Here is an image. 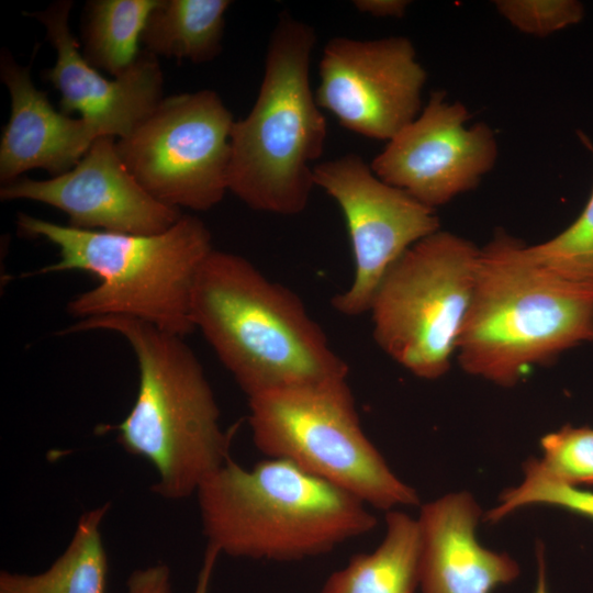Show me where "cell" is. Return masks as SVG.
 I'll use <instances>...</instances> for the list:
<instances>
[{
  "label": "cell",
  "instance_id": "3957f363",
  "mask_svg": "<svg viewBox=\"0 0 593 593\" xmlns=\"http://www.w3.org/2000/svg\"><path fill=\"white\" fill-rule=\"evenodd\" d=\"M194 495L206 545L235 558L299 561L378 523L361 500L284 459L245 468L231 458Z\"/></svg>",
  "mask_w": 593,
  "mask_h": 593
},
{
  "label": "cell",
  "instance_id": "e0dca14e",
  "mask_svg": "<svg viewBox=\"0 0 593 593\" xmlns=\"http://www.w3.org/2000/svg\"><path fill=\"white\" fill-rule=\"evenodd\" d=\"M421 557L417 518L398 508L389 511L385 534L378 547L353 556L327 578L320 593H416Z\"/></svg>",
  "mask_w": 593,
  "mask_h": 593
},
{
  "label": "cell",
  "instance_id": "cb8c5ba5",
  "mask_svg": "<svg viewBox=\"0 0 593 593\" xmlns=\"http://www.w3.org/2000/svg\"><path fill=\"white\" fill-rule=\"evenodd\" d=\"M497 11L521 32L546 36L578 24L584 7L575 0H497Z\"/></svg>",
  "mask_w": 593,
  "mask_h": 593
},
{
  "label": "cell",
  "instance_id": "277c9868",
  "mask_svg": "<svg viewBox=\"0 0 593 593\" xmlns=\"http://www.w3.org/2000/svg\"><path fill=\"white\" fill-rule=\"evenodd\" d=\"M19 233L44 238L59 260L25 276L85 271L99 284L67 304V313L86 320L123 315L184 337L195 328L191 296L198 271L213 249L211 233L198 217L182 214L167 231L136 235L60 225L26 213L16 217Z\"/></svg>",
  "mask_w": 593,
  "mask_h": 593
},
{
  "label": "cell",
  "instance_id": "ba28073f",
  "mask_svg": "<svg viewBox=\"0 0 593 593\" xmlns=\"http://www.w3.org/2000/svg\"><path fill=\"white\" fill-rule=\"evenodd\" d=\"M480 249L437 231L388 270L370 305L379 347L414 376H444L457 354L471 302Z\"/></svg>",
  "mask_w": 593,
  "mask_h": 593
},
{
  "label": "cell",
  "instance_id": "7402d4cb",
  "mask_svg": "<svg viewBox=\"0 0 593 593\" xmlns=\"http://www.w3.org/2000/svg\"><path fill=\"white\" fill-rule=\"evenodd\" d=\"M550 505L593 521V492L563 484L548 475L538 458L524 465L522 482L504 491L499 504L490 510L486 519L500 522L516 510L529 505Z\"/></svg>",
  "mask_w": 593,
  "mask_h": 593
},
{
  "label": "cell",
  "instance_id": "7c38bea8",
  "mask_svg": "<svg viewBox=\"0 0 593 593\" xmlns=\"http://www.w3.org/2000/svg\"><path fill=\"white\" fill-rule=\"evenodd\" d=\"M469 118L463 104L434 91L421 115L372 160L373 174L433 209L475 188L494 166L497 144L486 124L466 126Z\"/></svg>",
  "mask_w": 593,
  "mask_h": 593
},
{
  "label": "cell",
  "instance_id": "7a4b0ae2",
  "mask_svg": "<svg viewBox=\"0 0 593 593\" xmlns=\"http://www.w3.org/2000/svg\"><path fill=\"white\" fill-rule=\"evenodd\" d=\"M88 331L119 334L137 362L134 404L120 424L109 426L119 444L153 466L154 493L170 501L194 495L231 459L235 427H222L216 399L193 350L183 337L123 315L80 320L61 334Z\"/></svg>",
  "mask_w": 593,
  "mask_h": 593
},
{
  "label": "cell",
  "instance_id": "8fae6325",
  "mask_svg": "<svg viewBox=\"0 0 593 593\" xmlns=\"http://www.w3.org/2000/svg\"><path fill=\"white\" fill-rule=\"evenodd\" d=\"M316 103L345 128L365 137L392 139L417 118L426 72L412 42L334 37L318 65Z\"/></svg>",
  "mask_w": 593,
  "mask_h": 593
},
{
  "label": "cell",
  "instance_id": "52a82bcc",
  "mask_svg": "<svg viewBox=\"0 0 593 593\" xmlns=\"http://www.w3.org/2000/svg\"><path fill=\"white\" fill-rule=\"evenodd\" d=\"M248 407L253 441L268 458L288 460L369 507L419 504L365 434L347 379L261 393L248 398Z\"/></svg>",
  "mask_w": 593,
  "mask_h": 593
},
{
  "label": "cell",
  "instance_id": "4316f807",
  "mask_svg": "<svg viewBox=\"0 0 593 593\" xmlns=\"http://www.w3.org/2000/svg\"><path fill=\"white\" fill-rule=\"evenodd\" d=\"M220 552L216 548L211 545H206L204 551L202 566L198 575L195 589L193 593H209V586L211 577L216 564Z\"/></svg>",
  "mask_w": 593,
  "mask_h": 593
},
{
  "label": "cell",
  "instance_id": "4fadbf2b",
  "mask_svg": "<svg viewBox=\"0 0 593 593\" xmlns=\"http://www.w3.org/2000/svg\"><path fill=\"white\" fill-rule=\"evenodd\" d=\"M0 199L51 205L66 213L68 225L75 228L136 235L163 233L182 215L136 181L112 136L97 138L80 161L63 175L46 180L20 177L1 186Z\"/></svg>",
  "mask_w": 593,
  "mask_h": 593
},
{
  "label": "cell",
  "instance_id": "2e32d148",
  "mask_svg": "<svg viewBox=\"0 0 593 593\" xmlns=\"http://www.w3.org/2000/svg\"><path fill=\"white\" fill-rule=\"evenodd\" d=\"M481 514L477 501L465 491L421 506L422 593H492L518 577L513 558L479 542Z\"/></svg>",
  "mask_w": 593,
  "mask_h": 593
},
{
  "label": "cell",
  "instance_id": "603a6c76",
  "mask_svg": "<svg viewBox=\"0 0 593 593\" xmlns=\"http://www.w3.org/2000/svg\"><path fill=\"white\" fill-rule=\"evenodd\" d=\"M540 448L548 475L570 486L593 485V428L566 425L545 435Z\"/></svg>",
  "mask_w": 593,
  "mask_h": 593
},
{
  "label": "cell",
  "instance_id": "8992f818",
  "mask_svg": "<svg viewBox=\"0 0 593 593\" xmlns=\"http://www.w3.org/2000/svg\"><path fill=\"white\" fill-rule=\"evenodd\" d=\"M315 42L311 25L280 15L256 101L232 126L228 190L250 209L299 214L315 186L313 163L327 134L310 85Z\"/></svg>",
  "mask_w": 593,
  "mask_h": 593
},
{
  "label": "cell",
  "instance_id": "ffe728a7",
  "mask_svg": "<svg viewBox=\"0 0 593 593\" xmlns=\"http://www.w3.org/2000/svg\"><path fill=\"white\" fill-rule=\"evenodd\" d=\"M159 0H91L83 11L80 49L96 69L114 78L138 57V42Z\"/></svg>",
  "mask_w": 593,
  "mask_h": 593
},
{
  "label": "cell",
  "instance_id": "d6986e66",
  "mask_svg": "<svg viewBox=\"0 0 593 593\" xmlns=\"http://www.w3.org/2000/svg\"><path fill=\"white\" fill-rule=\"evenodd\" d=\"M228 0H159L142 33L155 56L205 63L222 51Z\"/></svg>",
  "mask_w": 593,
  "mask_h": 593
},
{
  "label": "cell",
  "instance_id": "44dd1931",
  "mask_svg": "<svg viewBox=\"0 0 593 593\" xmlns=\"http://www.w3.org/2000/svg\"><path fill=\"white\" fill-rule=\"evenodd\" d=\"M593 153V144L580 134ZM530 259L557 279L593 295V188L579 216L566 230L540 244L527 246Z\"/></svg>",
  "mask_w": 593,
  "mask_h": 593
},
{
  "label": "cell",
  "instance_id": "83f0119b",
  "mask_svg": "<svg viewBox=\"0 0 593 593\" xmlns=\"http://www.w3.org/2000/svg\"><path fill=\"white\" fill-rule=\"evenodd\" d=\"M538 573L537 583L534 593H548L547 577H546V562L542 546L537 549Z\"/></svg>",
  "mask_w": 593,
  "mask_h": 593
},
{
  "label": "cell",
  "instance_id": "6da1fadb",
  "mask_svg": "<svg viewBox=\"0 0 593 593\" xmlns=\"http://www.w3.org/2000/svg\"><path fill=\"white\" fill-rule=\"evenodd\" d=\"M191 318L247 398L347 379L348 366L299 296L239 255L205 257Z\"/></svg>",
  "mask_w": 593,
  "mask_h": 593
},
{
  "label": "cell",
  "instance_id": "5b68a950",
  "mask_svg": "<svg viewBox=\"0 0 593 593\" xmlns=\"http://www.w3.org/2000/svg\"><path fill=\"white\" fill-rule=\"evenodd\" d=\"M593 342V296L538 267L527 245L497 232L480 249L458 344L461 368L511 387L530 367Z\"/></svg>",
  "mask_w": 593,
  "mask_h": 593
},
{
  "label": "cell",
  "instance_id": "30bf717a",
  "mask_svg": "<svg viewBox=\"0 0 593 593\" xmlns=\"http://www.w3.org/2000/svg\"><path fill=\"white\" fill-rule=\"evenodd\" d=\"M314 183L339 205L354 256L350 287L332 299L347 316L369 312L392 265L414 244L439 231L435 210L378 178L360 156L316 164Z\"/></svg>",
  "mask_w": 593,
  "mask_h": 593
},
{
  "label": "cell",
  "instance_id": "d4e9b609",
  "mask_svg": "<svg viewBox=\"0 0 593 593\" xmlns=\"http://www.w3.org/2000/svg\"><path fill=\"white\" fill-rule=\"evenodd\" d=\"M170 570L154 564L134 570L126 582V593H170Z\"/></svg>",
  "mask_w": 593,
  "mask_h": 593
},
{
  "label": "cell",
  "instance_id": "484cf974",
  "mask_svg": "<svg viewBox=\"0 0 593 593\" xmlns=\"http://www.w3.org/2000/svg\"><path fill=\"white\" fill-rule=\"evenodd\" d=\"M353 3L359 12L377 18H402L410 4L406 0H356Z\"/></svg>",
  "mask_w": 593,
  "mask_h": 593
},
{
  "label": "cell",
  "instance_id": "5bb4252c",
  "mask_svg": "<svg viewBox=\"0 0 593 593\" xmlns=\"http://www.w3.org/2000/svg\"><path fill=\"white\" fill-rule=\"evenodd\" d=\"M72 1L59 0L42 11L27 12L40 21L56 51L45 79L60 93V111L94 124L102 136L124 138L164 99V76L157 56L141 51L136 60L113 80L104 78L83 57L69 27Z\"/></svg>",
  "mask_w": 593,
  "mask_h": 593
},
{
  "label": "cell",
  "instance_id": "9a60e30c",
  "mask_svg": "<svg viewBox=\"0 0 593 593\" xmlns=\"http://www.w3.org/2000/svg\"><path fill=\"white\" fill-rule=\"evenodd\" d=\"M31 65L21 66L9 51L0 56V77L8 88L11 112L0 141V182L7 184L34 168L52 177L72 169L93 142L99 128L57 111L31 78Z\"/></svg>",
  "mask_w": 593,
  "mask_h": 593
},
{
  "label": "cell",
  "instance_id": "ac0fdd59",
  "mask_svg": "<svg viewBox=\"0 0 593 593\" xmlns=\"http://www.w3.org/2000/svg\"><path fill=\"white\" fill-rule=\"evenodd\" d=\"M109 510L105 503L83 513L68 546L45 571H1L0 593H105L108 557L101 527Z\"/></svg>",
  "mask_w": 593,
  "mask_h": 593
},
{
  "label": "cell",
  "instance_id": "9c48e42d",
  "mask_svg": "<svg viewBox=\"0 0 593 593\" xmlns=\"http://www.w3.org/2000/svg\"><path fill=\"white\" fill-rule=\"evenodd\" d=\"M234 122L215 91L174 94L120 138L116 148L154 199L178 210L206 211L228 190Z\"/></svg>",
  "mask_w": 593,
  "mask_h": 593
}]
</instances>
